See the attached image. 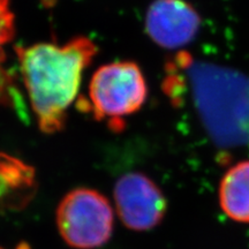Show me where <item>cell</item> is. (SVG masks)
Returning a JSON list of instances; mask_svg holds the SVG:
<instances>
[{
  "label": "cell",
  "mask_w": 249,
  "mask_h": 249,
  "mask_svg": "<svg viewBox=\"0 0 249 249\" xmlns=\"http://www.w3.org/2000/svg\"><path fill=\"white\" fill-rule=\"evenodd\" d=\"M165 95L173 104L189 99L217 147L249 148V75L179 52L166 64Z\"/></svg>",
  "instance_id": "cell-1"
},
{
  "label": "cell",
  "mask_w": 249,
  "mask_h": 249,
  "mask_svg": "<svg viewBox=\"0 0 249 249\" xmlns=\"http://www.w3.org/2000/svg\"><path fill=\"white\" fill-rule=\"evenodd\" d=\"M23 83L39 129L54 134L64 129L67 110L75 99L82 74L98 50L86 36L64 45L53 43L15 49Z\"/></svg>",
  "instance_id": "cell-2"
},
{
  "label": "cell",
  "mask_w": 249,
  "mask_h": 249,
  "mask_svg": "<svg viewBox=\"0 0 249 249\" xmlns=\"http://www.w3.org/2000/svg\"><path fill=\"white\" fill-rule=\"evenodd\" d=\"M148 96L141 70L133 61H117L99 67L89 85L88 107L97 120L120 124L138 112Z\"/></svg>",
  "instance_id": "cell-3"
},
{
  "label": "cell",
  "mask_w": 249,
  "mask_h": 249,
  "mask_svg": "<svg viewBox=\"0 0 249 249\" xmlns=\"http://www.w3.org/2000/svg\"><path fill=\"white\" fill-rule=\"evenodd\" d=\"M57 226L62 240L71 248L102 247L113 233L114 216L110 202L91 188H75L57 208Z\"/></svg>",
  "instance_id": "cell-4"
},
{
  "label": "cell",
  "mask_w": 249,
  "mask_h": 249,
  "mask_svg": "<svg viewBox=\"0 0 249 249\" xmlns=\"http://www.w3.org/2000/svg\"><path fill=\"white\" fill-rule=\"evenodd\" d=\"M114 202L121 222L132 231H149L166 213V198L155 181L143 173H127L114 186Z\"/></svg>",
  "instance_id": "cell-5"
},
{
  "label": "cell",
  "mask_w": 249,
  "mask_h": 249,
  "mask_svg": "<svg viewBox=\"0 0 249 249\" xmlns=\"http://www.w3.org/2000/svg\"><path fill=\"white\" fill-rule=\"evenodd\" d=\"M200 27V15L182 0H156L145 18L149 37L165 49H178L189 44Z\"/></svg>",
  "instance_id": "cell-6"
},
{
  "label": "cell",
  "mask_w": 249,
  "mask_h": 249,
  "mask_svg": "<svg viewBox=\"0 0 249 249\" xmlns=\"http://www.w3.org/2000/svg\"><path fill=\"white\" fill-rule=\"evenodd\" d=\"M218 197L227 217L234 222L249 224V160L239 161L226 171Z\"/></svg>",
  "instance_id": "cell-7"
},
{
  "label": "cell",
  "mask_w": 249,
  "mask_h": 249,
  "mask_svg": "<svg viewBox=\"0 0 249 249\" xmlns=\"http://www.w3.org/2000/svg\"><path fill=\"white\" fill-rule=\"evenodd\" d=\"M35 185L33 169L0 152V200L6 201L9 208H20L29 202Z\"/></svg>",
  "instance_id": "cell-8"
},
{
  "label": "cell",
  "mask_w": 249,
  "mask_h": 249,
  "mask_svg": "<svg viewBox=\"0 0 249 249\" xmlns=\"http://www.w3.org/2000/svg\"><path fill=\"white\" fill-rule=\"evenodd\" d=\"M14 37V14L9 0H0V107H7L15 102V82L6 67L5 46Z\"/></svg>",
  "instance_id": "cell-9"
},
{
  "label": "cell",
  "mask_w": 249,
  "mask_h": 249,
  "mask_svg": "<svg viewBox=\"0 0 249 249\" xmlns=\"http://www.w3.org/2000/svg\"><path fill=\"white\" fill-rule=\"evenodd\" d=\"M0 249H4L2 247H0ZM18 249H27V248H21V247H18Z\"/></svg>",
  "instance_id": "cell-10"
}]
</instances>
